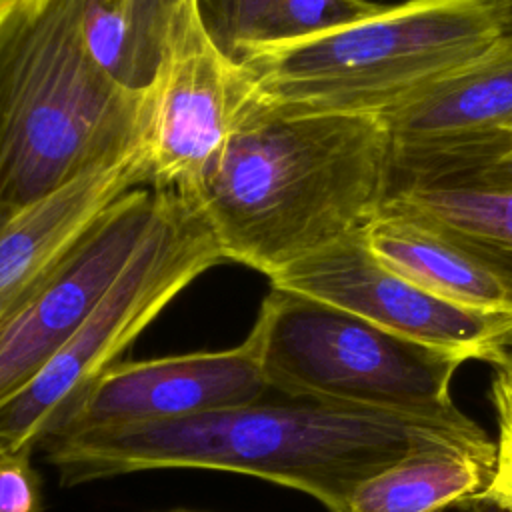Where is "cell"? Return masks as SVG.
<instances>
[{
    "mask_svg": "<svg viewBox=\"0 0 512 512\" xmlns=\"http://www.w3.org/2000/svg\"><path fill=\"white\" fill-rule=\"evenodd\" d=\"M496 452L454 406L410 412L318 400L250 402L180 420L64 430L40 448L62 486L144 470H220L300 490L330 512L352 492L424 446Z\"/></svg>",
    "mask_w": 512,
    "mask_h": 512,
    "instance_id": "obj_1",
    "label": "cell"
},
{
    "mask_svg": "<svg viewBox=\"0 0 512 512\" xmlns=\"http://www.w3.org/2000/svg\"><path fill=\"white\" fill-rule=\"evenodd\" d=\"M392 190L382 118L280 114L256 96L206 176L180 196L222 260L266 278L362 230Z\"/></svg>",
    "mask_w": 512,
    "mask_h": 512,
    "instance_id": "obj_2",
    "label": "cell"
},
{
    "mask_svg": "<svg viewBox=\"0 0 512 512\" xmlns=\"http://www.w3.org/2000/svg\"><path fill=\"white\" fill-rule=\"evenodd\" d=\"M80 10L82 0H18L0 20V210L138 146L142 94L92 58Z\"/></svg>",
    "mask_w": 512,
    "mask_h": 512,
    "instance_id": "obj_3",
    "label": "cell"
},
{
    "mask_svg": "<svg viewBox=\"0 0 512 512\" xmlns=\"http://www.w3.org/2000/svg\"><path fill=\"white\" fill-rule=\"evenodd\" d=\"M498 46L492 0H406L336 30L234 58L280 114L388 118Z\"/></svg>",
    "mask_w": 512,
    "mask_h": 512,
    "instance_id": "obj_4",
    "label": "cell"
},
{
    "mask_svg": "<svg viewBox=\"0 0 512 512\" xmlns=\"http://www.w3.org/2000/svg\"><path fill=\"white\" fill-rule=\"evenodd\" d=\"M246 338L268 388L286 398L410 412L454 406L450 384L468 360L278 288Z\"/></svg>",
    "mask_w": 512,
    "mask_h": 512,
    "instance_id": "obj_5",
    "label": "cell"
},
{
    "mask_svg": "<svg viewBox=\"0 0 512 512\" xmlns=\"http://www.w3.org/2000/svg\"><path fill=\"white\" fill-rule=\"evenodd\" d=\"M160 192L158 214L122 272L40 374L0 410V442L10 450H34L54 434L162 310L222 260L200 216L178 194Z\"/></svg>",
    "mask_w": 512,
    "mask_h": 512,
    "instance_id": "obj_6",
    "label": "cell"
},
{
    "mask_svg": "<svg viewBox=\"0 0 512 512\" xmlns=\"http://www.w3.org/2000/svg\"><path fill=\"white\" fill-rule=\"evenodd\" d=\"M252 98L240 62L210 32L202 0H188L142 94L138 148L150 186L186 196L218 160Z\"/></svg>",
    "mask_w": 512,
    "mask_h": 512,
    "instance_id": "obj_7",
    "label": "cell"
},
{
    "mask_svg": "<svg viewBox=\"0 0 512 512\" xmlns=\"http://www.w3.org/2000/svg\"><path fill=\"white\" fill-rule=\"evenodd\" d=\"M270 288L302 294L352 312L400 336L488 362L506 350L512 314L446 302L384 266L364 228L278 270Z\"/></svg>",
    "mask_w": 512,
    "mask_h": 512,
    "instance_id": "obj_8",
    "label": "cell"
},
{
    "mask_svg": "<svg viewBox=\"0 0 512 512\" xmlns=\"http://www.w3.org/2000/svg\"><path fill=\"white\" fill-rule=\"evenodd\" d=\"M160 200L152 186L124 194L0 320V410L40 374L122 272Z\"/></svg>",
    "mask_w": 512,
    "mask_h": 512,
    "instance_id": "obj_9",
    "label": "cell"
},
{
    "mask_svg": "<svg viewBox=\"0 0 512 512\" xmlns=\"http://www.w3.org/2000/svg\"><path fill=\"white\" fill-rule=\"evenodd\" d=\"M384 122L390 132L392 188L492 166L512 150V52L494 50Z\"/></svg>",
    "mask_w": 512,
    "mask_h": 512,
    "instance_id": "obj_10",
    "label": "cell"
},
{
    "mask_svg": "<svg viewBox=\"0 0 512 512\" xmlns=\"http://www.w3.org/2000/svg\"><path fill=\"white\" fill-rule=\"evenodd\" d=\"M268 390L248 338L226 350L116 362L86 390L56 432L180 420L258 402Z\"/></svg>",
    "mask_w": 512,
    "mask_h": 512,
    "instance_id": "obj_11",
    "label": "cell"
},
{
    "mask_svg": "<svg viewBox=\"0 0 512 512\" xmlns=\"http://www.w3.org/2000/svg\"><path fill=\"white\" fill-rule=\"evenodd\" d=\"M138 186H150V174L142 150L134 146L10 212L0 226V320Z\"/></svg>",
    "mask_w": 512,
    "mask_h": 512,
    "instance_id": "obj_12",
    "label": "cell"
},
{
    "mask_svg": "<svg viewBox=\"0 0 512 512\" xmlns=\"http://www.w3.org/2000/svg\"><path fill=\"white\" fill-rule=\"evenodd\" d=\"M382 212L408 218L486 266L512 314V182L460 176L392 188ZM510 338V336H508Z\"/></svg>",
    "mask_w": 512,
    "mask_h": 512,
    "instance_id": "obj_13",
    "label": "cell"
},
{
    "mask_svg": "<svg viewBox=\"0 0 512 512\" xmlns=\"http://www.w3.org/2000/svg\"><path fill=\"white\" fill-rule=\"evenodd\" d=\"M364 238L384 266L428 294L480 312L510 314L498 278L440 234L380 210L364 226Z\"/></svg>",
    "mask_w": 512,
    "mask_h": 512,
    "instance_id": "obj_14",
    "label": "cell"
},
{
    "mask_svg": "<svg viewBox=\"0 0 512 512\" xmlns=\"http://www.w3.org/2000/svg\"><path fill=\"white\" fill-rule=\"evenodd\" d=\"M496 452L448 444L412 450L362 482L340 512H444L480 506L496 472Z\"/></svg>",
    "mask_w": 512,
    "mask_h": 512,
    "instance_id": "obj_15",
    "label": "cell"
},
{
    "mask_svg": "<svg viewBox=\"0 0 512 512\" xmlns=\"http://www.w3.org/2000/svg\"><path fill=\"white\" fill-rule=\"evenodd\" d=\"M382 6L370 0H268L244 48L306 40L372 16Z\"/></svg>",
    "mask_w": 512,
    "mask_h": 512,
    "instance_id": "obj_16",
    "label": "cell"
},
{
    "mask_svg": "<svg viewBox=\"0 0 512 512\" xmlns=\"http://www.w3.org/2000/svg\"><path fill=\"white\" fill-rule=\"evenodd\" d=\"M0 512H42L40 478L32 450H6L0 458Z\"/></svg>",
    "mask_w": 512,
    "mask_h": 512,
    "instance_id": "obj_17",
    "label": "cell"
},
{
    "mask_svg": "<svg viewBox=\"0 0 512 512\" xmlns=\"http://www.w3.org/2000/svg\"><path fill=\"white\" fill-rule=\"evenodd\" d=\"M268 0H202L204 18L218 44L236 56Z\"/></svg>",
    "mask_w": 512,
    "mask_h": 512,
    "instance_id": "obj_18",
    "label": "cell"
},
{
    "mask_svg": "<svg viewBox=\"0 0 512 512\" xmlns=\"http://www.w3.org/2000/svg\"><path fill=\"white\" fill-rule=\"evenodd\" d=\"M496 422H498V440H496V472L482 496L480 506H492L500 512H512V406L504 400L490 398Z\"/></svg>",
    "mask_w": 512,
    "mask_h": 512,
    "instance_id": "obj_19",
    "label": "cell"
},
{
    "mask_svg": "<svg viewBox=\"0 0 512 512\" xmlns=\"http://www.w3.org/2000/svg\"><path fill=\"white\" fill-rule=\"evenodd\" d=\"M498 46L496 50L512 52V0H492Z\"/></svg>",
    "mask_w": 512,
    "mask_h": 512,
    "instance_id": "obj_20",
    "label": "cell"
},
{
    "mask_svg": "<svg viewBox=\"0 0 512 512\" xmlns=\"http://www.w3.org/2000/svg\"><path fill=\"white\" fill-rule=\"evenodd\" d=\"M466 176H482V178H490V180H510L512 182V150L504 158L494 162L492 166H486V168L466 174Z\"/></svg>",
    "mask_w": 512,
    "mask_h": 512,
    "instance_id": "obj_21",
    "label": "cell"
},
{
    "mask_svg": "<svg viewBox=\"0 0 512 512\" xmlns=\"http://www.w3.org/2000/svg\"><path fill=\"white\" fill-rule=\"evenodd\" d=\"M140 2L150 4V6H154V8H160V10H164V12L174 14V12H178L188 0H140Z\"/></svg>",
    "mask_w": 512,
    "mask_h": 512,
    "instance_id": "obj_22",
    "label": "cell"
},
{
    "mask_svg": "<svg viewBox=\"0 0 512 512\" xmlns=\"http://www.w3.org/2000/svg\"><path fill=\"white\" fill-rule=\"evenodd\" d=\"M16 2H18V0H0V20L16 6Z\"/></svg>",
    "mask_w": 512,
    "mask_h": 512,
    "instance_id": "obj_23",
    "label": "cell"
},
{
    "mask_svg": "<svg viewBox=\"0 0 512 512\" xmlns=\"http://www.w3.org/2000/svg\"><path fill=\"white\" fill-rule=\"evenodd\" d=\"M10 216V212H6V210H0V226L4 224V220Z\"/></svg>",
    "mask_w": 512,
    "mask_h": 512,
    "instance_id": "obj_24",
    "label": "cell"
},
{
    "mask_svg": "<svg viewBox=\"0 0 512 512\" xmlns=\"http://www.w3.org/2000/svg\"><path fill=\"white\" fill-rule=\"evenodd\" d=\"M6 450H8V444H4V442H0V458L6 454Z\"/></svg>",
    "mask_w": 512,
    "mask_h": 512,
    "instance_id": "obj_25",
    "label": "cell"
},
{
    "mask_svg": "<svg viewBox=\"0 0 512 512\" xmlns=\"http://www.w3.org/2000/svg\"><path fill=\"white\" fill-rule=\"evenodd\" d=\"M512 348V334H510V338L506 340V350H510Z\"/></svg>",
    "mask_w": 512,
    "mask_h": 512,
    "instance_id": "obj_26",
    "label": "cell"
},
{
    "mask_svg": "<svg viewBox=\"0 0 512 512\" xmlns=\"http://www.w3.org/2000/svg\"><path fill=\"white\" fill-rule=\"evenodd\" d=\"M176 512H186V510H176Z\"/></svg>",
    "mask_w": 512,
    "mask_h": 512,
    "instance_id": "obj_27",
    "label": "cell"
},
{
    "mask_svg": "<svg viewBox=\"0 0 512 512\" xmlns=\"http://www.w3.org/2000/svg\"><path fill=\"white\" fill-rule=\"evenodd\" d=\"M494 512H500V510H496V508H494Z\"/></svg>",
    "mask_w": 512,
    "mask_h": 512,
    "instance_id": "obj_28",
    "label": "cell"
}]
</instances>
